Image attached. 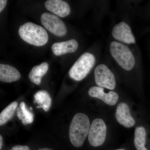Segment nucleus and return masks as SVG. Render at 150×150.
<instances>
[{"label": "nucleus", "mask_w": 150, "mask_h": 150, "mask_svg": "<svg viewBox=\"0 0 150 150\" xmlns=\"http://www.w3.org/2000/svg\"><path fill=\"white\" fill-rule=\"evenodd\" d=\"M90 126L89 119L86 114L79 112L74 116L69 131L70 141L73 146L80 147L83 145Z\"/></svg>", "instance_id": "1"}, {"label": "nucleus", "mask_w": 150, "mask_h": 150, "mask_svg": "<svg viewBox=\"0 0 150 150\" xmlns=\"http://www.w3.org/2000/svg\"><path fill=\"white\" fill-rule=\"evenodd\" d=\"M18 33L25 42L37 46H43L48 40V33L40 25L31 22H27L19 28Z\"/></svg>", "instance_id": "2"}, {"label": "nucleus", "mask_w": 150, "mask_h": 150, "mask_svg": "<svg viewBox=\"0 0 150 150\" xmlns=\"http://www.w3.org/2000/svg\"><path fill=\"white\" fill-rule=\"evenodd\" d=\"M111 56L118 65L126 71H131L135 64L134 55L127 46L122 43L112 41L110 43Z\"/></svg>", "instance_id": "3"}, {"label": "nucleus", "mask_w": 150, "mask_h": 150, "mask_svg": "<svg viewBox=\"0 0 150 150\" xmlns=\"http://www.w3.org/2000/svg\"><path fill=\"white\" fill-rule=\"evenodd\" d=\"M96 62V58L90 53H84L79 58L69 71L70 77L76 81H80L86 76Z\"/></svg>", "instance_id": "4"}, {"label": "nucleus", "mask_w": 150, "mask_h": 150, "mask_svg": "<svg viewBox=\"0 0 150 150\" xmlns=\"http://www.w3.org/2000/svg\"><path fill=\"white\" fill-rule=\"evenodd\" d=\"M106 125L102 119H94L89 131L88 140L90 144L93 147L101 146L106 138Z\"/></svg>", "instance_id": "5"}, {"label": "nucleus", "mask_w": 150, "mask_h": 150, "mask_svg": "<svg viewBox=\"0 0 150 150\" xmlns=\"http://www.w3.org/2000/svg\"><path fill=\"white\" fill-rule=\"evenodd\" d=\"M40 21L48 31L56 36L62 37L67 34V29L65 23L55 15L44 13L41 15Z\"/></svg>", "instance_id": "6"}, {"label": "nucleus", "mask_w": 150, "mask_h": 150, "mask_svg": "<svg viewBox=\"0 0 150 150\" xmlns=\"http://www.w3.org/2000/svg\"><path fill=\"white\" fill-rule=\"evenodd\" d=\"M94 77L96 83L100 87L112 90L116 86L114 75L106 65L98 66L95 70Z\"/></svg>", "instance_id": "7"}, {"label": "nucleus", "mask_w": 150, "mask_h": 150, "mask_svg": "<svg viewBox=\"0 0 150 150\" xmlns=\"http://www.w3.org/2000/svg\"><path fill=\"white\" fill-rule=\"evenodd\" d=\"M112 35L116 40L123 43L127 44L136 43L131 28L124 22L115 25L112 30Z\"/></svg>", "instance_id": "8"}, {"label": "nucleus", "mask_w": 150, "mask_h": 150, "mask_svg": "<svg viewBox=\"0 0 150 150\" xmlns=\"http://www.w3.org/2000/svg\"><path fill=\"white\" fill-rule=\"evenodd\" d=\"M115 116L118 123L126 128H131L135 125V120L131 116L129 106L125 103L121 102L118 105Z\"/></svg>", "instance_id": "9"}, {"label": "nucleus", "mask_w": 150, "mask_h": 150, "mask_svg": "<svg viewBox=\"0 0 150 150\" xmlns=\"http://www.w3.org/2000/svg\"><path fill=\"white\" fill-rule=\"evenodd\" d=\"M88 93L92 97L98 98L110 105H115L119 99V96L116 93L111 91L108 93H105L104 88L99 86L92 87L89 89Z\"/></svg>", "instance_id": "10"}, {"label": "nucleus", "mask_w": 150, "mask_h": 150, "mask_svg": "<svg viewBox=\"0 0 150 150\" xmlns=\"http://www.w3.org/2000/svg\"><path fill=\"white\" fill-rule=\"evenodd\" d=\"M48 11L61 17L68 16L71 12V8L67 2L62 0H48L45 4Z\"/></svg>", "instance_id": "11"}, {"label": "nucleus", "mask_w": 150, "mask_h": 150, "mask_svg": "<svg viewBox=\"0 0 150 150\" xmlns=\"http://www.w3.org/2000/svg\"><path fill=\"white\" fill-rule=\"evenodd\" d=\"M78 47L77 41L73 39L54 43L52 46V50L55 55L59 56L68 53H74L76 51Z\"/></svg>", "instance_id": "12"}, {"label": "nucleus", "mask_w": 150, "mask_h": 150, "mask_svg": "<svg viewBox=\"0 0 150 150\" xmlns=\"http://www.w3.org/2000/svg\"><path fill=\"white\" fill-rule=\"evenodd\" d=\"M21 77L16 69L10 65L0 64V81L5 83L16 81Z\"/></svg>", "instance_id": "13"}, {"label": "nucleus", "mask_w": 150, "mask_h": 150, "mask_svg": "<svg viewBox=\"0 0 150 150\" xmlns=\"http://www.w3.org/2000/svg\"><path fill=\"white\" fill-rule=\"evenodd\" d=\"M48 64L46 62H43L41 64L33 67L29 73L30 80L35 84L40 85L42 78L48 71Z\"/></svg>", "instance_id": "14"}, {"label": "nucleus", "mask_w": 150, "mask_h": 150, "mask_svg": "<svg viewBox=\"0 0 150 150\" xmlns=\"http://www.w3.org/2000/svg\"><path fill=\"white\" fill-rule=\"evenodd\" d=\"M34 102L38 105V108H42L45 111H48L51 105V98L48 92L45 91H38L34 95Z\"/></svg>", "instance_id": "15"}, {"label": "nucleus", "mask_w": 150, "mask_h": 150, "mask_svg": "<svg viewBox=\"0 0 150 150\" xmlns=\"http://www.w3.org/2000/svg\"><path fill=\"white\" fill-rule=\"evenodd\" d=\"M146 132L143 126L136 128L134 133V143L137 150H147L145 147Z\"/></svg>", "instance_id": "16"}, {"label": "nucleus", "mask_w": 150, "mask_h": 150, "mask_svg": "<svg viewBox=\"0 0 150 150\" xmlns=\"http://www.w3.org/2000/svg\"><path fill=\"white\" fill-rule=\"evenodd\" d=\"M17 116L24 125H26L33 123V115L26 107L24 102H21L20 107L17 109Z\"/></svg>", "instance_id": "17"}, {"label": "nucleus", "mask_w": 150, "mask_h": 150, "mask_svg": "<svg viewBox=\"0 0 150 150\" xmlns=\"http://www.w3.org/2000/svg\"><path fill=\"white\" fill-rule=\"evenodd\" d=\"M17 102L16 101L8 105L0 114V125L2 126L5 124L13 116L17 109Z\"/></svg>", "instance_id": "18"}, {"label": "nucleus", "mask_w": 150, "mask_h": 150, "mask_svg": "<svg viewBox=\"0 0 150 150\" xmlns=\"http://www.w3.org/2000/svg\"><path fill=\"white\" fill-rule=\"evenodd\" d=\"M9 150H30L29 147L27 146H21V145H17L14 146L11 149Z\"/></svg>", "instance_id": "19"}, {"label": "nucleus", "mask_w": 150, "mask_h": 150, "mask_svg": "<svg viewBox=\"0 0 150 150\" xmlns=\"http://www.w3.org/2000/svg\"><path fill=\"white\" fill-rule=\"evenodd\" d=\"M7 1L6 0H1L0 1V12L4 9L6 5Z\"/></svg>", "instance_id": "20"}, {"label": "nucleus", "mask_w": 150, "mask_h": 150, "mask_svg": "<svg viewBox=\"0 0 150 150\" xmlns=\"http://www.w3.org/2000/svg\"><path fill=\"white\" fill-rule=\"evenodd\" d=\"M3 145V137L2 136H0V149H2Z\"/></svg>", "instance_id": "21"}, {"label": "nucleus", "mask_w": 150, "mask_h": 150, "mask_svg": "<svg viewBox=\"0 0 150 150\" xmlns=\"http://www.w3.org/2000/svg\"><path fill=\"white\" fill-rule=\"evenodd\" d=\"M38 150H53L51 149H49V148H43V149H39Z\"/></svg>", "instance_id": "22"}, {"label": "nucleus", "mask_w": 150, "mask_h": 150, "mask_svg": "<svg viewBox=\"0 0 150 150\" xmlns=\"http://www.w3.org/2000/svg\"><path fill=\"white\" fill-rule=\"evenodd\" d=\"M115 150H125L123 149H118Z\"/></svg>", "instance_id": "23"}, {"label": "nucleus", "mask_w": 150, "mask_h": 150, "mask_svg": "<svg viewBox=\"0 0 150 150\" xmlns=\"http://www.w3.org/2000/svg\"><path fill=\"white\" fill-rule=\"evenodd\" d=\"M30 110H32V108L30 107Z\"/></svg>", "instance_id": "24"}]
</instances>
